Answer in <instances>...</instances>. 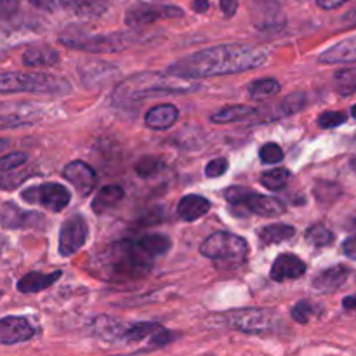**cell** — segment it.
<instances>
[{
  "mask_svg": "<svg viewBox=\"0 0 356 356\" xmlns=\"http://www.w3.org/2000/svg\"><path fill=\"white\" fill-rule=\"evenodd\" d=\"M163 330L165 329L156 322H141L136 325H129L125 330L124 343H141L145 339H149V343H153V339Z\"/></svg>",
  "mask_w": 356,
  "mask_h": 356,
  "instance_id": "25",
  "label": "cell"
},
{
  "mask_svg": "<svg viewBox=\"0 0 356 356\" xmlns=\"http://www.w3.org/2000/svg\"><path fill=\"white\" fill-rule=\"evenodd\" d=\"M31 174H33V170H28L26 165L9 170V172H0V190H14L21 183H24Z\"/></svg>",
  "mask_w": 356,
  "mask_h": 356,
  "instance_id": "36",
  "label": "cell"
},
{
  "mask_svg": "<svg viewBox=\"0 0 356 356\" xmlns=\"http://www.w3.org/2000/svg\"><path fill=\"white\" fill-rule=\"evenodd\" d=\"M195 89H198V86L186 79H179L169 73L143 72L118 83L111 101L118 108H132L148 97H155L153 94H183Z\"/></svg>",
  "mask_w": 356,
  "mask_h": 356,
  "instance_id": "2",
  "label": "cell"
},
{
  "mask_svg": "<svg viewBox=\"0 0 356 356\" xmlns=\"http://www.w3.org/2000/svg\"><path fill=\"white\" fill-rule=\"evenodd\" d=\"M177 118H179V110L170 103L159 104L145 115L146 125L153 131H163V129L172 127Z\"/></svg>",
  "mask_w": 356,
  "mask_h": 356,
  "instance_id": "21",
  "label": "cell"
},
{
  "mask_svg": "<svg viewBox=\"0 0 356 356\" xmlns=\"http://www.w3.org/2000/svg\"><path fill=\"white\" fill-rule=\"evenodd\" d=\"M139 243H141L143 249L146 250V252L149 254V257H153V259H156V257L160 256H165L167 252H169L170 249V238L165 235H145L141 236V238H138Z\"/></svg>",
  "mask_w": 356,
  "mask_h": 356,
  "instance_id": "30",
  "label": "cell"
},
{
  "mask_svg": "<svg viewBox=\"0 0 356 356\" xmlns=\"http://www.w3.org/2000/svg\"><path fill=\"white\" fill-rule=\"evenodd\" d=\"M19 9V0H0V19H9Z\"/></svg>",
  "mask_w": 356,
  "mask_h": 356,
  "instance_id": "45",
  "label": "cell"
},
{
  "mask_svg": "<svg viewBox=\"0 0 356 356\" xmlns=\"http://www.w3.org/2000/svg\"><path fill=\"white\" fill-rule=\"evenodd\" d=\"M348 120V115L343 111H325L318 117V125L322 129H334L343 125Z\"/></svg>",
  "mask_w": 356,
  "mask_h": 356,
  "instance_id": "42",
  "label": "cell"
},
{
  "mask_svg": "<svg viewBox=\"0 0 356 356\" xmlns=\"http://www.w3.org/2000/svg\"><path fill=\"white\" fill-rule=\"evenodd\" d=\"M59 3L80 17H97L108 9V0H59Z\"/></svg>",
  "mask_w": 356,
  "mask_h": 356,
  "instance_id": "23",
  "label": "cell"
},
{
  "mask_svg": "<svg viewBox=\"0 0 356 356\" xmlns=\"http://www.w3.org/2000/svg\"><path fill=\"white\" fill-rule=\"evenodd\" d=\"M124 188L117 186V184H110V186L101 188L99 193L94 197L92 200V211L96 214H103L108 209H113L118 202L124 198Z\"/></svg>",
  "mask_w": 356,
  "mask_h": 356,
  "instance_id": "26",
  "label": "cell"
},
{
  "mask_svg": "<svg viewBox=\"0 0 356 356\" xmlns=\"http://www.w3.org/2000/svg\"><path fill=\"white\" fill-rule=\"evenodd\" d=\"M61 277V271H54V273H28L17 282V291L23 292V294H35V292L45 291L47 287H51L54 282L59 280Z\"/></svg>",
  "mask_w": 356,
  "mask_h": 356,
  "instance_id": "24",
  "label": "cell"
},
{
  "mask_svg": "<svg viewBox=\"0 0 356 356\" xmlns=\"http://www.w3.org/2000/svg\"><path fill=\"white\" fill-rule=\"evenodd\" d=\"M259 156L264 163H280L284 160V149L275 143H266L263 148L259 149Z\"/></svg>",
  "mask_w": 356,
  "mask_h": 356,
  "instance_id": "41",
  "label": "cell"
},
{
  "mask_svg": "<svg viewBox=\"0 0 356 356\" xmlns=\"http://www.w3.org/2000/svg\"><path fill=\"white\" fill-rule=\"evenodd\" d=\"M219 7L225 13L226 17H232L236 14V9H238V0H221L219 2Z\"/></svg>",
  "mask_w": 356,
  "mask_h": 356,
  "instance_id": "46",
  "label": "cell"
},
{
  "mask_svg": "<svg viewBox=\"0 0 356 356\" xmlns=\"http://www.w3.org/2000/svg\"><path fill=\"white\" fill-rule=\"evenodd\" d=\"M23 200L31 205H42L51 212H61L72 200V193L59 183H45L23 191Z\"/></svg>",
  "mask_w": 356,
  "mask_h": 356,
  "instance_id": "7",
  "label": "cell"
},
{
  "mask_svg": "<svg viewBox=\"0 0 356 356\" xmlns=\"http://www.w3.org/2000/svg\"><path fill=\"white\" fill-rule=\"evenodd\" d=\"M63 176L76 188L79 193H82L83 197L89 195L90 191L96 186V172L92 170V167L87 165L86 162H80V160H75V162H70L68 165L63 170Z\"/></svg>",
  "mask_w": 356,
  "mask_h": 356,
  "instance_id": "14",
  "label": "cell"
},
{
  "mask_svg": "<svg viewBox=\"0 0 356 356\" xmlns=\"http://www.w3.org/2000/svg\"><path fill=\"white\" fill-rule=\"evenodd\" d=\"M245 212H252V214L263 216V218H278V216L285 214V205L275 197H268V195H257L250 193L247 197L245 204H243Z\"/></svg>",
  "mask_w": 356,
  "mask_h": 356,
  "instance_id": "17",
  "label": "cell"
},
{
  "mask_svg": "<svg viewBox=\"0 0 356 356\" xmlns=\"http://www.w3.org/2000/svg\"><path fill=\"white\" fill-rule=\"evenodd\" d=\"M334 82H336V90L339 96L348 97L356 92V68H344L336 72L334 75Z\"/></svg>",
  "mask_w": 356,
  "mask_h": 356,
  "instance_id": "35",
  "label": "cell"
},
{
  "mask_svg": "<svg viewBox=\"0 0 356 356\" xmlns=\"http://www.w3.org/2000/svg\"><path fill=\"white\" fill-rule=\"evenodd\" d=\"M289 179H291V172L287 169H282V167H277V169H271L268 172L261 174V184L264 188H268L270 191L284 190L289 184Z\"/></svg>",
  "mask_w": 356,
  "mask_h": 356,
  "instance_id": "34",
  "label": "cell"
},
{
  "mask_svg": "<svg viewBox=\"0 0 356 356\" xmlns=\"http://www.w3.org/2000/svg\"><path fill=\"white\" fill-rule=\"evenodd\" d=\"M153 257L141 247L139 240H120L106 247L101 256V270L111 282H131L146 277L153 268Z\"/></svg>",
  "mask_w": 356,
  "mask_h": 356,
  "instance_id": "3",
  "label": "cell"
},
{
  "mask_svg": "<svg viewBox=\"0 0 356 356\" xmlns=\"http://www.w3.org/2000/svg\"><path fill=\"white\" fill-rule=\"evenodd\" d=\"M228 170V160L226 159H214L205 167V176L207 177H219Z\"/></svg>",
  "mask_w": 356,
  "mask_h": 356,
  "instance_id": "44",
  "label": "cell"
},
{
  "mask_svg": "<svg viewBox=\"0 0 356 356\" xmlns=\"http://www.w3.org/2000/svg\"><path fill=\"white\" fill-rule=\"evenodd\" d=\"M256 108L247 106V104H233V106H225L216 111L211 120L214 124H233V122H240L247 117H252V115H256Z\"/></svg>",
  "mask_w": 356,
  "mask_h": 356,
  "instance_id": "27",
  "label": "cell"
},
{
  "mask_svg": "<svg viewBox=\"0 0 356 356\" xmlns=\"http://www.w3.org/2000/svg\"><path fill=\"white\" fill-rule=\"evenodd\" d=\"M296 235V228L284 222L270 225L259 232V242L263 245H273V243H282L285 240H291Z\"/></svg>",
  "mask_w": 356,
  "mask_h": 356,
  "instance_id": "28",
  "label": "cell"
},
{
  "mask_svg": "<svg viewBox=\"0 0 356 356\" xmlns=\"http://www.w3.org/2000/svg\"><path fill=\"white\" fill-rule=\"evenodd\" d=\"M343 23L346 24V26H356V7H355V9L348 10V13L344 14Z\"/></svg>",
  "mask_w": 356,
  "mask_h": 356,
  "instance_id": "49",
  "label": "cell"
},
{
  "mask_svg": "<svg viewBox=\"0 0 356 356\" xmlns=\"http://www.w3.org/2000/svg\"><path fill=\"white\" fill-rule=\"evenodd\" d=\"M346 2H350V0H316V3H318L322 9H327V10L337 9V7L344 6Z\"/></svg>",
  "mask_w": 356,
  "mask_h": 356,
  "instance_id": "48",
  "label": "cell"
},
{
  "mask_svg": "<svg viewBox=\"0 0 356 356\" xmlns=\"http://www.w3.org/2000/svg\"><path fill=\"white\" fill-rule=\"evenodd\" d=\"M280 90H282L280 82L275 79L256 80V82L250 83L249 87L250 97H254V99H268V97L271 96H277Z\"/></svg>",
  "mask_w": 356,
  "mask_h": 356,
  "instance_id": "32",
  "label": "cell"
},
{
  "mask_svg": "<svg viewBox=\"0 0 356 356\" xmlns=\"http://www.w3.org/2000/svg\"><path fill=\"white\" fill-rule=\"evenodd\" d=\"M343 306L346 309H356V294L348 296V298L343 299Z\"/></svg>",
  "mask_w": 356,
  "mask_h": 356,
  "instance_id": "52",
  "label": "cell"
},
{
  "mask_svg": "<svg viewBox=\"0 0 356 356\" xmlns=\"http://www.w3.org/2000/svg\"><path fill=\"white\" fill-rule=\"evenodd\" d=\"M23 63L26 66H52L59 63V54L51 47H30L24 51Z\"/></svg>",
  "mask_w": 356,
  "mask_h": 356,
  "instance_id": "29",
  "label": "cell"
},
{
  "mask_svg": "<svg viewBox=\"0 0 356 356\" xmlns=\"http://www.w3.org/2000/svg\"><path fill=\"white\" fill-rule=\"evenodd\" d=\"M252 193V190L245 186H229L228 190L225 191V198L233 209H243V204H245L247 197Z\"/></svg>",
  "mask_w": 356,
  "mask_h": 356,
  "instance_id": "39",
  "label": "cell"
},
{
  "mask_svg": "<svg viewBox=\"0 0 356 356\" xmlns=\"http://www.w3.org/2000/svg\"><path fill=\"white\" fill-rule=\"evenodd\" d=\"M87 235H89V226L86 219L82 216L70 218L59 232V254L63 257H68L79 252L86 245Z\"/></svg>",
  "mask_w": 356,
  "mask_h": 356,
  "instance_id": "10",
  "label": "cell"
},
{
  "mask_svg": "<svg viewBox=\"0 0 356 356\" xmlns=\"http://www.w3.org/2000/svg\"><path fill=\"white\" fill-rule=\"evenodd\" d=\"M306 240L313 247H327L334 243V233L323 225H315L306 232Z\"/></svg>",
  "mask_w": 356,
  "mask_h": 356,
  "instance_id": "37",
  "label": "cell"
},
{
  "mask_svg": "<svg viewBox=\"0 0 356 356\" xmlns=\"http://www.w3.org/2000/svg\"><path fill=\"white\" fill-rule=\"evenodd\" d=\"M351 275V270L344 264H337V266L327 268L323 270L318 277L313 280V289L320 294H330L336 292L337 289L343 287L348 282V277Z\"/></svg>",
  "mask_w": 356,
  "mask_h": 356,
  "instance_id": "16",
  "label": "cell"
},
{
  "mask_svg": "<svg viewBox=\"0 0 356 356\" xmlns=\"http://www.w3.org/2000/svg\"><path fill=\"white\" fill-rule=\"evenodd\" d=\"M343 252L346 257L356 261V235L350 236V238L343 243Z\"/></svg>",
  "mask_w": 356,
  "mask_h": 356,
  "instance_id": "47",
  "label": "cell"
},
{
  "mask_svg": "<svg viewBox=\"0 0 356 356\" xmlns=\"http://www.w3.org/2000/svg\"><path fill=\"white\" fill-rule=\"evenodd\" d=\"M252 21L259 30H275L285 21L280 3L275 0H256L252 3Z\"/></svg>",
  "mask_w": 356,
  "mask_h": 356,
  "instance_id": "13",
  "label": "cell"
},
{
  "mask_svg": "<svg viewBox=\"0 0 356 356\" xmlns=\"http://www.w3.org/2000/svg\"><path fill=\"white\" fill-rule=\"evenodd\" d=\"M37 330L24 316H3L0 318V344L13 346V344L26 343L35 337Z\"/></svg>",
  "mask_w": 356,
  "mask_h": 356,
  "instance_id": "11",
  "label": "cell"
},
{
  "mask_svg": "<svg viewBox=\"0 0 356 356\" xmlns=\"http://www.w3.org/2000/svg\"><path fill=\"white\" fill-rule=\"evenodd\" d=\"M162 167V162H160L159 159H155V156H145V159H141L136 163V174H138L139 177L148 179V177L156 176Z\"/></svg>",
  "mask_w": 356,
  "mask_h": 356,
  "instance_id": "38",
  "label": "cell"
},
{
  "mask_svg": "<svg viewBox=\"0 0 356 356\" xmlns=\"http://www.w3.org/2000/svg\"><path fill=\"white\" fill-rule=\"evenodd\" d=\"M306 273V263L301 257L294 256V254H282L275 259L273 266H271L270 277L275 282H285V280H296L301 278Z\"/></svg>",
  "mask_w": 356,
  "mask_h": 356,
  "instance_id": "15",
  "label": "cell"
},
{
  "mask_svg": "<svg viewBox=\"0 0 356 356\" xmlns=\"http://www.w3.org/2000/svg\"><path fill=\"white\" fill-rule=\"evenodd\" d=\"M183 16V10L174 6H155V3H136L125 14V23L132 28H141L159 19Z\"/></svg>",
  "mask_w": 356,
  "mask_h": 356,
  "instance_id": "9",
  "label": "cell"
},
{
  "mask_svg": "<svg viewBox=\"0 0 356 356\" xmlns=\"http://www.w3.org/2000/svg\"><path fill=\"white\" fill-rule=\"evenodd\" d=\"M315 198L323 205H332L337 198L343 195V190L337 183H330V181H316L315 188H313Z\"/></svg>",
  "mask_w": 356,
  "mask_h": 356,
  "instance_id": "31",
  "label": "cell"
},
{
  "mask_svg": "<svg viewBox=\"0 0 356 356\" xmlns=\"http://www.w3.org/2000/svg\"><path fill=\"white\" fill-rule=\"evenodd\" d=\"M306 106V94L305 92H292L291 96L285 97L280 104L277 106L275 111V118H284L289 115H294L298 111H301Z\"/></svg>",
  "mask_w": 356,
  "mask_h": 356,
  "instance_id": "33",
  "label": "cell"
},
{
  "mask_svg": "<svg viewBox=\"0 0 356 356\" xmlns=\"http://www.w3.org/2000/svg\"><path fill=\"white\" fill-rule=\"evenodd\" d=\"M200 254L212 261L242 263L249 256V245L242 236L219 232L204 240V243L200 245Z\"/></svg>",
  "mask_w": 356,
  "mask_h": 356,
  "instance_id": "6",
  "label": "cell"
},
{
  "mask_svg": "<svg viewBox=\"0 0 356 356\" xmlns=\"http://www.w3.org/2000/svg\"><path fill=\"white\" fill-rule=\"evenodd\" d=\"M313 313H315V309H313L312 302L299 301L298 305L292 308V318H294L298 323H308L309 320H312Z\"/></svg>",
  "mask_w": 356,
  "mask_h": 356,
  "instance_id": "43",
  "label": "cell"
},
{
  "mask_svg": "<svg viewBox=\"0 0 356 356\" xmlns=\"http://www.w3.org/2000/svg\"><path fill=\"white\" fill-rule=\"evenodd\" d=\"M129 325L118 322V320L111 318V316H97V318L92 320V334L99 339L108 341V343H122L125 336V330H127Z\"/></svg>",
  "mask_w": 356,
  "mask_h": 356,
  "instance_id": "20",
  "label": "cell"
},
{
  "mask_svg": "<svg viewBox=\"0 0 356 356\" xmlns=\"http://www.w3.org/2000/svg\"><path fill=\"white\" fill-rule=\"evenodd\" d=\"M351 117L356 118V104H353V106H351Z\"/></svg>",
  "mask_w": 356,
  "mask_h": 356,
  "instance_id": "54",
  "label": "cell"
},
{
  "mask_svg": "<svg viewBox=\"0 0 356 356\" xmlns=\"http://www.w3.org/2000/svg\"><path fill=\"white\" fill-rule=\"evenodd\" d=\"M229 329H235L243 334H266L277 330L280 318L271 309L263 308H243L229 312L222 316Z\"/></svg>",
  "mask_w": 356,
  "mask_h": 356,
  "instance_id": "5",
  "label": "cell"
},
{
  "mask_svg": "<svg viewBox=\"0 0 356 356\" xmlns=\"http://www.w3.org/2000/svg\"><path fill=\"white\" fill-rule=\"evenodd\" d=\"M61 42L68 47L82 49L89 52H115L127 49L132 44L131 35L111 33V35H94V37H63Z\"/></svg>",
  "mask_w": 356,
  "mask_h": 356,
  "instance_id": "8",
  "label": "cell"
},
{
  "mask_svg": "<svg viewBox=\"0 0 356 356\" xmlns=\"http://www.w3.org/2000/svg\"><path fill=\"white\" fill-rule=\"evenodd\" d=\"M28 2L35 7H40V9H52L56 0H28Z\"/></svg>",
  "mask_w": 356,
  "mask_h": 356,
  "instance_id": "50",
  "label": "cell"
},
{
  "mask_svg": "<svg viewBox=\"0 0 356 356\" xmlns=\"http://www.w3.org/2000/svg\"><path fill=\"white\" fill-rule=\"evenodd\" d=\"M268 52L250 44H225L202 49L169 66L167 73L179 79L197 80L233 75L263 66Z\"/></svg>",
  "mask_w": 356,
  "mask_h": 356,
  "instance_id": "1",
  "label": "cell"
},
{
  "mask_svg": "<svg viewBox=\"0 0 356 356\" xmlns=\"http://www.w3.org/2000/svg\"><path fill=\"white\" fill-rule=\"evenodd\" d=\"M318 61L323 65H341V63H356V35L337 42L332 47L323 51L318 56Z\"/></svg>",
  "mask_w": 356,
  "mask_h": 356,
  "instance_id": "18",
  "label": "cell"
},
{
  "mask_svg": "<svg viewBox=\"0 0 356 356\" xmlns=\"http://www.w3.org/2000/svg\"><path fill=\"white\" fill-rule=\"evenodd\" d=\"M211 211V202L200 195H186L177 204V216L183 221L193 222Z\"/></svg>",
  "mask_w": 356,
  "mask_h": 356,
  "instance_id": "22",
  "label": "cell"
},
{
  "mask_svg": "<svg viewBox=\"0 0 356 356\" xmlns=\"http://www.w3.org/2000/svg\"><path fill=\"white\" fill-rule=\"evenodd\" d=\"M68 80H63L56 75L37 72H10L0 73V94L9 92H35L63 96L70 92Z\"/></svg>",
  "mask_w": 356,
  "mask_h": 356,
  "instance_id": "4",
  "label": "cell"
},
{
  "mask_svg": "<svg viewBox=\"0 0 356 356\" xmlns=\"http://www.w3.org/2000/svg\"><path fill=\"white\" fill-rule=\"evenodd\" d=\"M80 73H82L83 86L89 87V89H103L110 82L120 79V72H118L117 66L104 61L89 63V65L82 66Z\"/></svg>",
  "mask_w": 356,
  "mask_h": 356,
  "instance_id": "12",
  "label": "cell"
},
{
  "mask_svg": "<svg viewBox=\"0 0 356 356\" xmlns=\"http://www.w3.org/2000/svg\"><path fill=\"white\" fill-rule=\"evenodd\" d=\"M28 162V155L23 152L7 153L0 159V172H9V170L19 169Z\"/></svg>",
  "mask_w": 356,
  "mask_h": 356,
  "instance_id": "40",
  "label": "cell"
},
{
  "mask_svg": "<svg viewBox=\"0 0 356 356\" xmlns=\"http://www.w3.org/2000/svg\"><path fill=\"white\" fill-rule=\"evenodd\" d=\"M37 221H44V218L33 212H24L14 204H6L0 209V225L3 228H30L37 225Z\"/></svg>",
  "mask_w": 356,
  "mask_h": 356,
  "instance_id": "19",
  "label": "cell"
},
{
  "mask_svg": "<svg viewBox=\"0 0 356 356\" xmlns=\"http://www.w3.org/2000/svg\"><path fill=\"white\" fill-rule=\"evenodd\" d=\"M193 9L197 13H205L209 9V0H193Z\"/></svg>",
  "mask_w": 356,
  "mask_h": 356,
  "instance_id": "51",
  "label": "cell"
},
{
  "mask_svg": "<svg viewBox=\"0 0 356 356\" xmlns=\"http://www.w3.org/2000/svg\"><path fill=\"white\" fill-rule=\"evenodd\" d=\"M10 146V141L9 139H0V152H6L7 148Z\"/></svg>",
  "mask_w": 356,
  "mask_h": 356,
  "instance_id": "53",
  "label": "cell"
}]
</instances>
